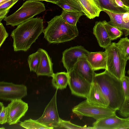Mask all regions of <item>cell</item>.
Wrapping results in <instances>:
<instances>
[{"mask_svg": "<svg viewBox=\"0 0 129 129\" xmlns=\"http://www.w3.org/2000/svg\"><path fill=\"white\" fill-rule=\"evenodd\" d=\"M33 0L36 1V0Z\"/></svg>", "mask_w": 129, "mask_h": 129, "instance_id": "cell-42", "label": "cell"}, {"mask_svg": "<svg viewBox=\"0 0 129 129\" xmlns=\"http://www.w3.org/2000/svg\"><path fill=\"white\" fill-rule=\"evenodd\" d=\"M128 121L129 122V117L126 118Z\"/></svg>", "mask_w": 129, "mask_h": 129, "instance_id": "cell-40", "label": "cell"}, {"mask_svg": "<svg viewBox=\"0 0 129 129\" xmlns=\"http://www.w3.org/2000/svg\"><path fill=\"white\" fill-rule=\"evenodd\" d=\"M125 99L129 97V77L125 76L121 80Z\"/></svg>", "mask_w": 129, "mask_h": 129, "instance_id": "cell-32", "label": "cell"}, {"mask_svg": "<svg viewBox=\"0 0 129 129\" xmlns=\"http://www.w3.org/2000/svg\"><path fill=\"white\" fill-rule=\"evenodd\" d=\"M45 10L44 4L39 1L29 0L25 1L16 12L6 17L4 20L7 25L14 26L33 18Z\"/></svg>", "mask_w": 129, "mask_h": 129, "instance_id": "cell-4", "label": "cell"}, {"mask_svg": "<svg viewBox=\"0 0 129 129\" xmlns=\"http://www.w3.org/2000/svg\"><path fill=\"white\" fill-rule=\"evenodd\" d=\"M83 15L84 14L82 12H71L63 10L60 15L68 23L76 26L80 17Z\"/></svg>", "mask_w": 129, "mask_h": 129, "instance_id": "cell-21", "label": "cell"}, {"mask_svg": "<svg viewBox=\"0 0 129 129\" xmlns=\"http://www.w3.org/2000/svg\"><path fill=\"white\" fill-rule=\"evenodd\" d=\"M0 124H3L7 123L8 114V106L5 107L3 103H0Z\"/></svg>", "mask_w": 129, "mask_h": 129, "instance_id": "cell-30", "label": "cell"}, {"mask_svg": "<svg viewBox=\"0 0 129 129\" xmlns=\"http://www.w3.org/2000/svg\"><path fill=\"white\" fill-rule=\"evenodd\" d=\"M68 73V84L72 94L86 98L90 91L91 84L73 69Z\"/></svg>", "mask_w": 129, "mask_h": 129, "instance_id": "cell-7", "label": "cell"}, {"mask_svg": "<svg viewBox=\"0 0 129 129\" xmlns=\"http://www.w3.org/2000/svg\"><path fill=\"white\" fill-rule=\"evenodd\" d=\"M20 126L27 129H53V127L45 125L37 121L36 120L29 119L21 122Z\"/></svg>", "mask_w": 129, "mask_h": 129, "instance_id": "cell-24", "label": "cell"}, {"mask_svg": "<svg viewBox=\"0 0 129 129\" xmlns=\"http://www.w3.org/2000/svg\"><path fill=\"white\" fill-rule=\"evenodd\" d=\"M27 87L23 84H17L4 81L0 82V99L8 101L21 99L27 94Z\"/></svg>", "mask_w": 129, "mask_h": 129, "instance_id": "cell-9", "label": "cell"}, {"mask_svg": "<svg viewBox=\"0 0 129 129\" xmlns=\"http://www.w3.org/2000/svg\"><path fill=\"white\" fill-rule=\"evenodd\" d=\"M0 47H1L8 36L5 28L2 23H0Z\"/></svg>", "mask_w": 129, "mask_h": 129, "instance_id": "cell-33", "label": "cell"}, {"mask_svg": "<svg viewBox=\"0 0 129 129\" xmlns=\"http://www.w3.org/2000/svg\"><path fill=\"white\" fill-rule=\"evenodd\" d=\"M102 10L104 9L111 12L119 13L126 12L127 10L118 6L111 0H99Z\"/></svg>", "mask_w": 129, "mask_h": 129, "instance_id": "cell-25", "label": "cell"}, {"mask_svg": "<svg viewBox=\"0 0 129 129\" xmlns=\"http://www.w3.org/2000/svg\"><path fill=\"white\" fill-rule=\"evenodd\" d=\"M116 4L118 7L129 10V8L125 6L121 0H115Z\"/></svg>", "mask_w": 129, "mask_h": 129, "instance_id": "cell-34", "label": "cell"}, {"mask_svg": "<svg viewBox=\"0 0 129 129\" xmlns=\"http://www.w3.org/2000/svg\"><path fill=\"white\" fill-rule=\"evenodd\" d=\"M93 81L97 83L107 99L108 107L119 110L125 99L121 81L105 70L100 73H95Z\"/></svg>", "mask_w": 129, "mask_h": 129, "instance_id": "cell-2", "label": "cell"}, {"mask_svg": "<svg viewBox=\"0 0 129 129\" xmlns=\"http://www.w3.org/2000/svg\"><path fill=\"white\" fill-rule=\"evenodd\" d=\"M9 0H0V5Z\"/></svg>", "mask_w": 129, "mask_h": 129, "instance_id": "cell-37", "label": "cell"}, {"mask_svg": "<svg viewBox=\"0 0 129 129\" xmlns=\"http://www.w3.org/2000/svg\"><path fill=\"white\" fill-rule=\"evenodd\" d=\"M40 58V53L38 50L35 53L29 56L27 61L30 71L36 72L39 62Z\"/></svg>", "mask_w": 129, "mask_h": 129, "instance_id": "cell-26", "label": "cell"}, {"mask_svg": "<svg viewBox=\"0 0 129 129\" xmlns=\"http://www.w3.org/2000/svg\"><path fill=\"white\" fill-rule=\"evenodd\" d=\"M43 20L33 18L18 25L12 32L14 51H27L44 31Z\"/></svg>", "mask_w": 129, "mask_h": 129, "instance_id": "cell-1", "label": "cell"}, {"mask_svg": "<svg viewBox=\"0 0 129 129\" xmlns=\"http://www.w3.org/2000/svg\"><path fill=\"white\" fill-rule=\"evenodd\" d=\"M72 111L79 116L91 117L98 120L115 115L116 111L108 107H104L92 105L86 100L74 106Z\"/></svg>", "mask_w": 129, "mask_h": 129, "instance_id": "cell-6", "label": "cell"}, {"mask_svg": "<svg viewBox=\"0 0 129 129\" xmlns=\"http://www.w3.org/2000/svg\"><path fill=\"white\" fill-rule=\"evenodd\" d=\"M52 77V85L56 89L62 90L66 88L68 83V73L61 72L54 73Z\"/></svg>", "mask_w": 129, "mask_h": 129, "instance_id": "cell-20", "label": "cell"}, {"mask_svg": "<svg viewBox=\"0 0 129 129\" xmlns=\"http://www.w3.org/2000/svg\"><path fill=\"white\" fill-rule=\"evenodd\" d=\"M102 11L109 16L110 21L108 23L115 26L123 31L129 30V11L124 13L113 12L103 9Z\"/></svg>", "mask_w": 129, "mask_h": 129, "instance_id": "cell-14", "label": "cell"}, {"mask_svg": "<svg viewBox=\"0 0 129 129\" xmlns=\"http://www.w3.org/2000/svg\"><path fill=\"white\" fill-rule=\"evenodd\" d=\"M127 121L126 118H121L115 115L96 120L92 127L94 129H118Z\"/></svg>", "mask_w": 129, "mask_h": 129, "instance_id": "cell-16", "label": "cell"}, {"mask_svg": "<svg viewBox=\"0 0 129 129\" xmlns=\"http://www.w3.org/2000/svg\"><path fill=\"white\" fill-rule=\"evenodd\" d=\"M125 35L126 36L129 35V30L125 31H124Z\"/></svg>", "mask_w": 129, "mask_h": 129, "instance_id": "cell-38", "label": "cell"}, {"mask_svg": "<svg viewBox=\"0 0 129 129\" xmlns=\"http://www.w3.org/2000/svg\"><path fill=\"white\" fill-rule=\"evenodd\" d=\"M93 34L99 45L106 49L111 44L110 39L102 21H96L93 28Z\"/></svg>", "mask_w": 129, "mask_h": 129, "instance_id": "cell-19", "label": "cell"}, {"mask_svg": "<svg viewBox=\"0 0 129 129\" xmlns=\"http://www.w3.org/2000/svg\"><path fill=\"white\" fill-rule=\"evenodd\" d=\"M57 128H66L71 129H93V127H87L86 126H81L75 124L70 121L60 119V122Z\"/></svg>", "mask_w": 129, "mask_h": 129, "instance_id": "cell-28", "label": "cell"}, {"mask_svg": "<svg viewBox=\"0 0 129 129\" xmlns=\"http://www.w3.org/2000/svg\"><path fill=\"white\" fill-rule=\"evenodd\" d=\"M102 22L112 41L120 38L123 34L122 31L118 27L109 24L106 20Z\"/></svg>", "mask_w": 129, "mask_h": 129, "instance_id": "cell-23", "label": "cell"}, {"mask_svg": "<svg viewBox=\"0 0 129 129\" xmlns=\"http://www.w3.org/2000/svg\"><path fill=\"white\" fill-rule=\"evenodd\" d=\"M58 89L45 107L42 116L36 121L46 126L57 128L59 124L60 118L58 112L56 104V95Z\"/></svg>", "mask_w": 129, "mask_h": 129, "instance_id": "cell-8", "label": "cell"}, {"mask_svg": "<svg viewBox=\"0 0 129 129\" xmlns=\"http://www.w3.org/2000/svg\"><path fill=\"white\" fill-rule=\"evenodd\" d=\"M82 12L88 18L93 19L99 16L102 11L99 0H76Z\"/></svg>", "mask_w": 129, "mask_h": 129, "instance_id": "cell-15", "label": "cell"}, {"mask_svg": "<svg viewBox=\"0 0 129 129\" xmlns=\"http://www.w3.org/2000/svg\"><path fill=\"white\" fill-rule=\"evenodd\" d=\"M87 60L95 71L107 69V55L106 51L90 52Z\"/></svg>", "mask_w": 129, "mask_h": 129, "instance_id": "cell-17", "label": "cell"}, {"mask_svg": "<svg viewBox=\"0 0 129 129\" xmlns=\"http://www.w3.org/2000/svg\"><path fill=\"white\" fill-rule=\"evenodd\" d=\"M119 111L121 116L126 118L129 117V97L125 99Z\"/></svg>", "mask_w": 129, "mask_h": 129, "instance_id": "cell-29", "label": "cell"}, {"mask_svg": "<svg viewBox=\"0 0 129 129\" xmlns=\"http://www.w3.org/2000/svg\"><path fill=\"white\" fill-rule=\"evenodd\" d=\"M105 49L107 55V69L106 70L121 80L125 76V68L127 60L116 43H112Z\"/></svg>", "mask_w": 129, "mask_h": 129, "instance_id": "cell-5", "label": "cell"}, {"mask_svg": "<svg viewBox=\"0 0 129 129\" xmlns=\"http://www.w3.org/2000/svg\"><path fill=\"white\" fill-rule=\"evenodd\" d=\"M116 44L120 49L125 59L129 60V39L127 37L121 38Z\"/></svg>", "mask_w": 129, "mask_h": 129, "instance_id": "cell-27", "label": "cell"}, {"mask_svg": "<svg viewBox=\"0 0 129 129\" xmlns=\"http://www.w3.org/2000/svg\"><path fill=\"white\" fill-rule=\"evenodd\" d=\"M124 4L129 8V0H121Z\"/></svg>", "mask_w": 129, "mask_h": 129, "instance_id": "cell-36", "label": "cell"}, {"mask_svg": "<svg viewBox=\"0 0 129 129\" xmlns=\"http://www.w3.org/2000/svg\"><path fill=\"white\" fill-rule=\"evenodd\" d=\"M127 73L129 75V69L127 71Z\"/></svg>", "mask_w": 129, "mask_h": 129, "instance_id": "cell-41", "label": "cell"}, {"mask_svg": "<svg viewBox=\"0 0 129 129\" xmlns=\"http://www.w3.org/2000/svg\"><path fill=\"white\" fill-rule=\"evenodd\" d=\"M38 50L40 53L39 62L36 73L38 76H53L54 73L53 70V63L48 53L45 50L39 48Z\"/></svg>", "mask_w": 129, "mask_h": 129, "instance_id": "cell-13", "label": "cell"}, {"mask_svg": "<svg viewBox=\"0 0 129 129\" xmlns=\"http://www.w3.org/2000/svg\"><path fill=\"white\" fill-rule=\"evenodd\" d=\"M18 0H9L0 5V11L7 14L10 9Z\"/></svg>", "mask_w": 129, "mask_h": 129, "instance_id": "cell-31", "label": "cell"}, {"mask_svg": "<svg viewBox=\"0 0 129 129\" xmlns=\"http://www.w3.org/2000/svg\"><path fill=\"white\" fill-rule=\"evenodd\" d=\"M7 106L8 114L7 123L10 125L17 124L19 122L28 109V104L21 99L12 100Z\"/></svg>", "mask_w": 129, "mask_h": 129, "instance_id": "cell-11", "label": "cell"}, {"mask_svg": "<svg viewBox=\"0 0 129 129\" xmlns=\"http://www.w3.org/2000/svg\"><path fill=\"white\" fill-rule=\"evenodd\" d=\"M111 0V1L113 3H114V4H116L115 3V0Z\"/></svg>", "mask_w": 129, "mask_h": 129, "instance_id": "cell-39", "label": "cell"}, {"mask_svg": "<svg viewBox=\"0 0 129 129\" xmlns=\"http://www.w3.org/2000/svg\"><path fill=\"white\" fill-rule=\"evenodd\" d=\"M47 27L44 30V38L50 43L68 42L78 35L76 25H71L63 20L60 15L56 16L48 22Z\"/></svg>", "mask_w": 129, "mask_h": 129, "instance_id": "cell-3", "label": "cell"}, {"mask_svg": "<svg viewBox=\"0 0 129 129\" xmlns=\"http://www.w3.org/2000/svg\"><path fill=\"white\" fill-rule=\"evenodd\" d=\"M59 0H36V1H45L54 4H56L57 2Z\"/></svg>", "mask_w": 129, "mask_h": 129, "instance_id": "cell-35", "label": "cell"}, {"mask_svg": "<svg viewBox=\"0 0 129 129\" xmlns=\"http://www.w3.org/2000/svg\"><path fill=\"white\" fill-rule=\"evenodd\" d=\"M73 69L90 83L93 81L94 71L86 58L79 60L74 65Z\"/></svg>", "mask_w": 129, "mask_h": 129, "instance_id": "cell-18", "label": "cell"}, {"mask_svg": "<svg viewBox=\"0 0 129 129\" xmlns=\"http://www.w3.org/2000/svg\"><path fill=\"white\" fill-rule=\"evenodd\" d=\"M89 51L81 46L71 47L62 52V62L67 72L73 70L76 63L80 59L86 58Z\"/></svg>", "mask_w": 129, "mask_h": 129, "instance_id": "cell-10", "label": "cell"}, {"mask_svg": "<svg viewBox=\"0 0 129 129\" xmlns=\"http://www.w3.org/2000/svg\"><path fill=\"white\" fill-rule=\"evenodd\" d=\"M56 4L63 10L71 12H82L81 7L76 0H59Z\"/></svg>", "mask_w": 129, "mask_h": 129, "instance_id": "cell-22", "label": "cell"}, {"mask_svg": "<svg viewBox=\"0 0 129 129\" xmlns=\"http://www.w3.org/2000/svg\"><path fill=\"white\" fill-rule=\"evenodd\" d=\"M86 98L87 102L92 105L104 107H108L109 104L107 99L98 84L94 82L91 84Z\"/></svg>", "mask_w": 129, "mask_h": 129, "instance_id": "cell-12", "label": "cell"}, {"mask_svg": "<svg viewBox=\"0 0 129 129\" xmlns=\"http://www.w3.org/2000/svg\"></svg>", "mask_w": 129, "mask_h": 129, "instance_id": "cell-43", "label": "cell"}]
</instances>
